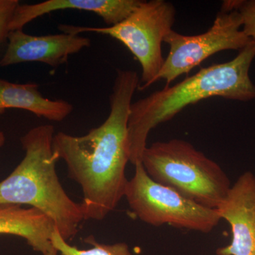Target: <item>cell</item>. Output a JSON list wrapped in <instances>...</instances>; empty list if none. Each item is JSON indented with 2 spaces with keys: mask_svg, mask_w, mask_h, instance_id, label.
<instances>
[{
  "mask_svg": "<svg viewBox=\"0 0 255 255\" xmlns=\"http://www.w3.org/2000/svg\"><path fill=\"white\" fill-rule=\"evenodd\" d=\"M139 83L137 72L119 69L105 122L82 136L58 132L53 137V152L66 164L69 177L82 188L85 220L102 221L125 196L130 162L128 123Z\"/></svg>",
  "mask_w": 255,
  "mask_h": 255,
  "instance_id": "6da1fadb",
  "label": "cell"
},
{
  "mask_svg": "<svg viewBox=\"0 0 255 255\" xmlns=\"http://www.w3.org/2000/svg\"><path fill=\"white\" fill-rule=\"evenodd\" d=\"M255 58V41L252 39L233 60L201 68L173 86L132 103L128 123L130 163L141 162L151 130L188 106L216 97L241 102L255 100V85L250 77Z\"/></svg>",
  "mask_w": 255,
  "mask_h": 255,
  "instance_id": "7a4b0ae2",
  "label": "cell"
},
{
  "mask_svg": "<svg viewBox=\"0 0 255 255\" xmlns=\"http://www.w3.org/2000/svg\"><path fill=\"white\" fill-rule=\"evenodd\" d=\"M54 132L52 125L38 126L21 137L25 155L0 182V205H28L39 210L68 241L76 236L85 219L81 205L70 199L57 174L59 159L53 150Z\"/></svg>",
  "mask_w": 255,
  "mask_h": 255,
  "instance_id": "3957f363",
  "label": "cell"
},
{
  "mask_svg": "<svg viewBox=\"0 0 255 255\" xmlns=\"http://www.w3.org/2000/svg\"><path fill=\"white\" fill-rule=\"evenodd\" d=\"M141 163L155 182L209 209H216L231 187L217 162L181 139L147 146Z\"/></svg>",
  "mask_w": 255,
  "mask_h": 255,
  "instance_id": "277c9868",
  "label": "cell"
},
{
  "mask_svg": "<svg viewBox=\"0 0 255 255\" xmlns=\"http://www.w3.org/2000/svg\"><path fill=\"white\" fill-rule=\"evenodd\" d=\"M176 9L172 3L165 0L141 1L136 9L122 22L106 27L60 24V31L80 35L94 32L115 38L123 43L142 69L137 90L143 91L155 83L164 63L162 43L172 31L175 21Z\"/></svg>",
  "mask_w": 255,
  "mask_h": 255,
  "instance_id": "5b68a950",
  "label": "cell"
},
{
  "mask_svg": "<svg viewBox=\"0 0 255 255\" xmlns=\"http://www.w3.org/2000/svg\"><path fill=\"white\" fill-rule=\"evenodd\" d=\"M124 197L140 221L156 227L169 225L209 233L221 220L216 209L199 205L174 189L155 182L141 162L135 164V173L128 182Z\"/></svg>",
  "mask_w": 255,
  "mask_h": 255,
  "instance_id": "8992f818",
  "label": "cell"
},
{
  "mask_svg": "<svg viewBox=\"0 0 255 255\" xmlns=\"http://www.w3.org/2000/svg\"><path fill=\"white\" fill-rule=\"evenodd\" d=\"M237 10L221 6L211 27L201 34L185 36L174 30L164 38L169 46L163 66L155 82L163 80L165 87L184 74H189L211 55L228 50L243 49L252 41L241 29Z\"/></svg>",
  "mask_w": 255,
  "mask_h": 255,
  "instance_id": "52a82bcc",
  "label": "cell"
},
{
  "mask_svg": "<svg viewBox=\"0 0 255 255\" xmlns=\"http://www.w3.org/2000/svg\"><path fill=\"white\" fill-rule=\"evenodd\" d=\"M91 46V40L70 33L32 36L23 29L10 31L7 44L0 67L38 62L52 68H58L68 62L70 55Z\"/></svg>",
  "mask_w": 255,
  "mask_h": 255,
  "instance_id": "ba28073f",
  "label": "cell"
},
{
  "mask_svg": "<svg viewBox=\"0 0 255 255\" xmlns=\"http://www.w3.org/2000/svg\"><path fill=\"white\" fill-rule=\"evenodd\" d=\"M221 219L229 223L232 239L217 255H255V175L242 174L216 208Z\"/></svg>",
  "mask_w": 255,
  "mask_h": 255,
  "instance_id": "9c48e42d",
  "label": "cell"
},
{
  "mask_svg": "<svg viewBox=\"0 0 255 255\" xmlns=\"http://www.w3.org/2000/svg\"><path fill=\"white\" fill-rule=\"evenodd\" d=\"M140 2V0H47L36 4L20 3L10 23V31L23 29L37 18L65 9L94 13L100 16L108 26H114L126 19Z\"/></svg>",
  "mask_w": 255,
  "mask_h": 255,
  "instance_id": "30bf717a",
  "label": "cell"
},
{
  "mask_svg": "<svg viewBox=\"0 0 255 255\" xmlns=\"http://www.w3.org/2000/svg\"><path fill=\"white\" fill-rule=\"evenodd\" d=\"M55 226L49 217L35 208L0 205V235L22 238L34 251L44 255L53 247Z\"/></svg>",
  "mask_w": 255,
  "mask_h": 255,
  "instance_id": "8fae6325",
  "label": "cell"
},
{
  "mask_svg": "<svg viewBox=\"0 0 255 255\" xmlns=\"http://www.w3.org/2000/svg\"><path fill=\"white\" fill-rule=\"evenodd\" d=\"M7 109H19L39 118L61 122L73 112L74 107L67 101L43 97L35 82L14 83L0 78V114Z\"/></svg>",
  "mask_w": 255,
  "mask_h": 255,
  "instance_id": "7c38bea8",
  "label": "cell"
},
{
  "mask_svg": "<svg viewBox=\"0 0 255 255\" xmlns=\"http://www.w3.org/2000/svg\"><path fill=\"white\" fill-rule=\"evenodd\" d=\"M85 243L91 245L92 248L87 250L78 249L77 247L70 246L64 240L55 228L51 237L52 246L61 255H133L125 243H117L107 245L98 243L92 236L85 238Z\"/></svg>",
  "mask_w": 255,
  "mask_h": 255,
  "instance_id": "4fadbf2b",
  "label": "cell"
},
{
  "mask_svg": "<svg viewBox=\"0 0 255 255\" xmlns=\"http://www.w3.org/2000/svg\"><path fill=\"white\" fill-rule=\"evenodd\" d=\"M223 6L237 10L242 18V29L247 36L255 41V0L224 1Z\"/></svg>",
  "mask_w": 255,
  "mask_h": 255,
  "instance_id": "5bb4252c",
  "label": "cell"
},
{
  "mask_svg": "<svg viewBox=\"0 0 255 255\" xmlns=\"http://www.w3.org/2000/svg\"><path fill=\"white\" fill-rule=\"evenodd\" d=\"M19 4L18 0H0V58L4 54L10 32V23Z\"/></svg>",
  "mask_w": 255,
  "mask_h": 255,
  "instance_id": "9a60e30c",
  "label": "cell"
},
{
  "mask_svg": "<svg viewBox=\"0 0 255 255\" xmlns=\"http://www.w3.org/2000/svg\"><path fill=\"white\" fill-rule=\"evenodd\" d=\"M5 141H6V137L4 132L0 131V148L4 145Z\"/></svg>",
  "mask_w": 255,
  "mask_h": 255,
  "instance_id": "2e32d148",
  "label": "cell"
},
{
  "mask_svg": "<svg viewBox=\"0 0 255 255\" xmlns=\"http://www.w3.org/2000/svg\"><path fill=\"white\" fill-rule=\"evenodd\" d=\"M58 252L56 251V249H55L54 247H52L47 252V253H45L43 255H58Z\"/></svg>",
  "mask_w": 255,
  "mask_h": 255,
  "instance_id": "e0dca14e",
  "label": "cell"
},
{
  "mask_svg": "<svg viewBox=\"0 0 255 255\" xmlns=\"http://www.w3.org/2000/svg\"></svg>",
  "mask_w": 255,
  "mask_h": 255,
  "instance_id": "ac0fdd59",
  "label": "cell"
}]
</instances>
